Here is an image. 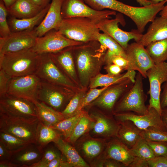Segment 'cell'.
I'll list each match as a JSON object with an SVG mask.
<instances>
[{"label":"cell","instance_id":"f907efd6","mask_svg":"<svg viewBox=\"0 0 167 167\" xmlns=\"http://www.w3.org/2000/svg\"><path fill=\"white\" fill-rule=\"evenodd\" d=\"M13 153L9 151L0 142V161H10Z\"/></svg>","mask_w":167,"mask_h":167},{"label":"cell","instance_id":"7402d4cb","mask_svg":"<svg viewBox=\"0 0 167 167\" xmlns=\"http://www.w3.org/2000/svg\"><path fill=\"white\" fill-rule=\"evenodd\" d=\"M134 158L130 148L117 137L112 138L107 141L102 159H113L122 163L127 167Z\"/></svg>","mask_w":167,"mask_h":167},{"label":"cell","instance_id":"e575fe53","mask_svg":"<svg viewBox=\"0 0 167 167\" xmlns=\"http://www.w3.org/2000/svg\"><path fill=\"white\" fill-rule=\"evenodd\" d=\"M83 112V109L76 115L64 119L51 127L58 132L62 138L66 140L72 132Z\"/></svg>","mask_w":167,"mask_h":167},{"label":"cell","instance_id":"d4e9b609","mask_svg":"<svg viewBox=\"0 0 167 167\" xmlns=\"http://www.w3.org/2000/svg\"><path fill=\"white\" fill-rule=\"evenodd\" d=\"M66 161L72 167H89L75 146L61 137L54 142Z\"/></svg>","mask_w":167,"mask_h":167},{"label":"cell","instance_id":"c3c4849f","mask_svg":"<svg viewBox=\"0 0 167 167\" xmlns=\"http://www.w3.org/2000/svg\"><path fill=\"white\" fill-rule=\"evenodd\" d=\"M62 156L54 159L46 165L45 167H72Z\"/></svg>","mask_w":167,"mask_h":167},{"label":"cell","instance_id":"2e32d148","mask_svg":"<svg viewBox=\"0 0 167 167\" xmlns=\"http://www.w3.org/2000/svg\"><path fill=\"white\" fill-rule=\"evenodd\" d=\"M121 18L118 17L114 19H105L97 23L96 26L100 31L113 38L125 50L130 40L134 39L138 42L143 34L137 29H133L130 32L121 29L118 25L119 23L122 21Z\"/></svg>","mask_w":167,"mask_h":167},{"label":"cell","instance_id":"6da1fadb","mask_svg":"<svg viewBox=\"0 0 167 167\" xmlns=\"http://www.w3.org/2000/svg\"><path fill=\"white\" fill-rule=\"evenodd\" d=\"M107 49L97 40L74 46L73 56L81 89H86L91 79L105 63Z\"/></svg>","mask_w":167,"mask_h":167},{"label":"cell","instance_id":"816d5d0a","mask_svg":"<svg viewBox=\"0 0 167 167\" xmlns=\"http://www.w3.org/2000/svg\"><path fill=\"white\" fill-rule=\"evenodd\" d=\"M162 86L163 92L160 97V105L161 109L167 108V81Z\"/></svg>","mask_w":167,"mask_h":167},{"label":"cell","instance_id":"f546056e","mask_svg":"<svg viewBox=\"0 0 167 167\" xmlns=\"http://www.w3.org/2000/svg\"><path fill=\"white\" fill-rule=\"evenodd\" d=\"M136 75L135 71L131 70H127L124 74L116 76L98 74L91 79L89 86L90 89L99 87L108 86L127 78L134 83Z\"/></svg>","mask_w":167,"mask_h":167},{"label":"cell","instance_id":"7bdbcfd3","mask_svg":"<svg viewBox=\"0 0 167 167\" xmlns=\"http://www.w3.org/2000/svg\"><path fill=\"white\" fill-rule=\"evenodd\" d=\"M147 141L155 157L167 156V142Z\"/></svg>","mask_w":167,"mask_h":167},{"label":"cell","instance_id":"11a10c76","mask_svg":"<svg viewBox=\"0 0 167 167\" xmlns=\"http://www.w3.org/2000/svg\"><path fill=\"white\" fill-rule=\"evenodd\" d=\"M51 0H32L33 2L37 6L44 8L49 4Z\"/></svg>","mask_w":167,"mask_h":167},{"label":"cell","instance_id":"ee69618b","mask_svg":"<svg viewBox=\"0 0 167 167\" xmlns=\"http://www.w3.org/2000/svg\"><path fill=\"white\" fill-rule=\"evenodd\" d=\"M99 167H126L122 163L111 158L102 159L95 165Z\"/></svg>","mask_w":167,"mask_h":167},{"label":"cell","instance_id":"5bb4252c","mask_svg":"<svg viewBox=\"0 0 167 167\" xmlns=\"http://www.w3.org/2000/svg\"><path fill=\"white\" fill-rule=\"evenodd\" d=\"M149 83L148 94L150 95L148 109H155L161 115L162 109L160 102L161 84L167 81V62L155 64L147 71Z\"/></svg>","mask_w":167,"mask_h":167},{"label":"cell","instance_id":"cb8c5ba5","mask_svg":"<svg viewBox=\"0 0 167 167\" xmlns=\"http://www.w3.org/2000/svg\"><path fill=\"white\" fill-rule=\"evenodd\" d=\"M166 38L167 17L160 16L155 18L138 42L146 47L151 43Z\"/></svg>","mask_w":167,"mask_h":167},{"label":"cell","instance_id":"4316f807","mask_svg":"<svg viewBox=\"0 0 167 167\" xmlns=\"http://www.w3.org/2000/svg\"><path fill=\"white\" fill-rule=\"evenodd\" d=\"M50 3L43 8L36 16L27 18L19 19L12 17L8 24L11 32L31 30L36 25L40 24L47 13Z\"/></svg>","mask_w":167,"mask_h":167},{"label":"cell","instance_id":"681fc988","mask_svg":"<svg viewBox=\"0 0 167 167\" xmlns=\"http://www.w3.org/2000/svg\"><path fill=\"white\" fill-rule=\"evenodd\" d=\"M105 69L107 74L111 76L118 75L123 70L120 67L112 63L106 65Z\"/></svg>","mask_w":167,"mask_h":167},{"label":"cell","instance_id":"f1b7e54d","mask_svg":"<svg viewBox=\"0 0 167 167\" xmlns=\"http://www.w3.org/2000/svg\"><path fill=\"white\" fill-rule=\"evenodd\" d=\"M35 105L37 117L45 125L52 127L64 119L62 113L38 101Z\"/></svg>","mask_w":167,"mask_h":167},{"label":"cell","instance_id":"603a6c76","mask_svg":"<svg viewBox=\"0 0 167 167\" xmlns=\"http://www.w3.org/2000/svg\"><path fill=\"white\" fill-rule=\"evenodd\" d=\"M43 153L42 148L36 143H30L14 153L10 161L19 167H30L41 160Z\"/></svg>","mask_w":167,"mask_h":167},{"label":"cell","instance_id":"f35d334b","mask_svg":"<svg viewBox=\"0 0 167 167\" xmlns=\"http://www.w3.org/2000/svg\"><path fill=\"white\" fill-rule=\"evenodd\" d=\"M140 135L147 141L167 142V131L153 127L142 130Z\"/></svg>","mask_w":167,"mask_h":167},{"label":"cell","instance_id":"8992f818","mask_svg":"<svg viewBox=\"0 0 167 167\" xmlns=\"http://www.w3.org/2000/svg\"><path fill=\"white\" fill-rule=\"evenodd\" d=\"M74 92L66 87L41 80L37 98L38 101L62 112L75 94Z\"/></svg>","mask_w":167,"mask_h":167},{"label":"cell","instance_id":"9a60e30c","mask_svg":"<svg viewBox=\"0 0 167 167\" xmlns=\"http://www.w3.org/2000/svg\"><path fill=\"white\" fill-rule=\"evenodd\" d=\"M38 37L35 29L11 32L5 37H0V54L19 52L32 49Z\"/></svg>","mask_w":167,"mask_h":167},{"label":"cell","instance_id":"8d00e7d4","mask_svg":"<svg viewBox=\"0 0 167 167\" xmlns=\"http://www.w3.org/2000/svg\"><path fill=\"white\" fill-rule=\"evenodd\" d=\"M86 89L76 92L61 112L64 119L73 116L81 111L79 110L82 101L86 93Z\"/></svg>","mask_w":167,"mask_h":167},{"label":"cell","instance_id":"e0dca14e","mask_svg":"<svg viewBox=\"0 0 167 167\" xmlns=\"http://www.w3.org/2000/svg\"><path fill=\"white\" fill-rule=\"evenodd\" d=\"M125 51L129 63L128 70L137 71L147 78V71L155 64L144 46L136 42L128 44Z\"/></svg>","mask_w":167,"mask_h":167},{"label":"cell","instance_id":"9f6ffc18","mask_svg":"<svg viewBox=\"0 0 167 167\" xmlns=\"http://www.w3.org/2000/svg\"><path fill=\"white\" fill-rule=\"evenodd\" d=\"M161 116L162 122L167 130V108L162 109Z\"/></svg>","mask_w":167,"mask_h":167},{"label":"cell","instance_id":"7dc6e473","mask_svg":"<svg viewBox=\"0 0 167 167\" xmlns=\"http://www.w3.org/2000/svg\"><path fill=\"white\" fill-rule=\"evenodd\" d=\"M148 161V167H167V156L155 157Z\"/></svg>","mask_w":167,"mask_h":167},{"label":"cell","instance_id":"680465c9","mask_svg":"<svg viewBox=\"0 0 167 167\" xmlns=\"http://www.w3.org/2000/svg\"><path fill=\"white\" fill-rule=\"evenodd\" d=\"M160 15L162 17H167V4L160 11Z\"/></svg>","mask_w":167,"mask_h":167},{"label":"cell","instance_id":"1f68e13d","mask_svg":"<svg viewBox=\"0 0 167 167\" xmlns=\"http://www.w3.org/2000/svg\"><path fill=\"white\" fill-rule=\"evenodd\" d=\"M62 137L57 131L40 121L36 134V144L42 148L49 143L54 142Z\"/></svg>","mask_w":167,"mask_h":167},{"label":"cell","instance_id":"f5cc1de1","mask_svg":"<svg viewBox=\"0 0 167 167\" xmlns=\"http://www.w3.org/2000/svg\"><path fill=\"white\" fill-rule=\"evenodd\" d=\"M128 167H148V161L139 157H135Z\"/></svg>","mask_w":167,"mask_h":167},{"label":"cell","instance_id":"ffe728a7","mask_svg":"<svg viewBox=\"0 0 167 167\" xmlns=\"http://www.w3.org/2000/svg\"><path fill=\"white\" fill-rule=\"evenodd\" d=\"M63 0H52L45 17L35 28L38 37H41L53 29L57 30L62 18L61 14Z\"/></svg>","mask_w":167,"mask_h":167},{"label":"cell","instance_id":"ac0fdd59","mask_svg":"<svg viewBox=\"0 0 167 167\" xmlns=\"http://www.w3.org/2000/svg\"><path fill=\"white\" fill-rule=\"evenodd\" d=\"M148 110L147 113L143 115H139L132 112H126L114 113L113 115L118 122L131 121L141 130L153 127L167 131L162 122L161 115L157 110L153 108Z\"/></svg>","mask_w":167,"mask_h":167},{"label":"cell","instance_id":"5b68a950","mask_svg":"<svg viewBox=\"0 0 167 167\" xmlns=\"http://www.w3.org/2000/svg\"><path fill=\"white\" fill-rule=\"evenodd\" d=\"M143 78L139 72L136 74L135 82L118 101L113 113L133 112L143 115L148 113V110L145 105L147 98L143 90Z\"/></svg>","mask_w":167,"mask_h":167},{"label":"cell","instance_id":"b9f144b4","mask_svg":"<svg viewBox=\"0 0 167 167\" xmlns=\"http://www.w3.org/2000/svg\"><path fill=\"white\" fill-rule=\"evenodd\" d=\"M109 86L100 89L96 88H90L88 92H86L82 101L80 106V110H82L96 99Z\"/></svg>","mask_w":167,"mask_h":167},{"label":"cell","instance_id":"60d3db41","mask_svg":"<svg viewBox=\"0 0 167 167\" xmlns=\"http://www.w3.org/2000/svg\"><path fill=\"white\" fill-rule=\"evenodd\" d=\"M62 156L54 148H48L43 151V155L41 160L30 167H45L46 165L52 160Z\"/></svg>","mask_w":167,"mask_h":167},{"label":"cell","instance_id":"52a82bcc","mask_svg":"<svg viewBox=\"0 0 167 167\" xmlns=\"http://www.w3.org/2000/svg\"><path fill=\"white\" fill-rule=\"evenodd\" d=\"M40 54L38 66L35 74L41 80L65 87L73 90H80L61 70L55 62L50 53Z\"/></svg>","mask_w":167,"mask_h":167},{"label":"cell","instance_id":"7c38bea8","mask_svg":"<svg viewBox=\"0 0 167 167\" xmlns=\"http://www.w3.org/2000/svg\"><path fill=\"white\" fill-rule=\"evenodd\" d=\"M83 43L69 39L58 30L53 29L42 36L37 37L32 49L38 54L53 53Z\"/></svg>","mask_w":167,"mask_h":167},{"label":"cell","instance_id":"bcb514c9","mask_svg":"<svg viewBox=\"0 0 167 167\" xmlns=\"http://www.w3.org/2000/svg\"><path fill=\"white\" fill-rule=\"evenodd\" d=\"M114 64L122 68L123 70H128L129 63L126 58L119 56H114L110 59L109 64Z\"/></svg>","mask_w":167,"mask_h":167},{"label":"cell","instance_id":"ba28073f","mask_svg":"<svg viewBox=\"0 0 167 167\" xmlns=\"http://www.w3.org/2000/svg\"><path fill=\"white\" fill-rule=\"evenodd\" d=\"M62 19L74 17L89 19L96 23L116 15L112 10L98 11L86 4L83 0H63L61 11Z\"/></svg>","mask_w":167,"mask_h":167},{"label":"cell","instance_id":"74e56055","mask_svg":"<svg viewBox=\"0 0 167 167\" xmlns=\"http://www.w3.org/2000/svg\"><path fill=\"white\" fill-rule=\"evenodd\" d=\"M130 149L131 153L134 157L147 161L155 157L147 141L141 136L133 146Z\"/></svg>","mask_w":167,"mask_h":167},{"label":"cell","instance_id":"d590c367","mask_svg":"<svg viewBox=\"0 0 167 167\" xmlns=\"http://www.w3.org/2000/svg\"><path fill=\"white\" fill-rule=\"evenodd\" d=\"M0 142L10 152L15 153L31 143L14 135L0 131Z\"/></svg>","mask_w":167,"mask_h":167},{"label":"cell","instance_id":"4fadbf2b","mask_svg":"<svg viewBox=\"0 0 167 167\" xmlns=\"http://www.w3.org/2000/svg\"><path fill=\"white\" fill-rule=\"evenodd\" d=\"M128 78L109 86L95 100L87 107L97 106L106 113L113 115L114 106L120 97L133 85Z\"/></svg>","mask_w":167,"mask_h":167},{"label":"cell","instance_id":"3957f363","mask_svg":"<svg viewBox=\"0 0 167 167\" xmlns=\"http://www.w3.org/2000/svg\"><path fill=\"white\" fill-rule=\"evenodd\" d=\"M40 121L37 117L17 116L0 110V131L31 143H36Z\"/></svg>","mask_w":167,"mask_h":167},{"label":"cell","instance_id":"836d02e7","mask_svg":"<svg viewBox=\"0 0 167 167\" xmlns=\"http://www.w3.org/2000/svg\"><path fill=\"white\" fill-rule=\"evenodd\" d=\"M91 122L88 112L83 110L82 114L72 132L66 141L74 146L80 137L88 133Z\"/></svg>","mask_w":167,"mask_h":167},{"label":"cell","instance_id":"4dcf8cb0","mask_svg":"<svg viewBox=\"0 0 167 167\" xmlns=\"http://www.w3.org/2000/svg\"><path fill=\"white\" fill-rule=\"evenodd\" d=\"M97 41L107 49L105 56V63L106 65L109 64L111 58L114 56H121L126 58L125 50L109 36L103 33H100Z\"/></svg>","mask_w":167,"mask_h":167},{"label":"cell","instance_id":"7a4b0ae2","mask_svg":"<svg viewBox=\"0 0 167 167\" xmlns=\"http://www.w3.org/2000/svg\"><path fill=\"white\" fill-rule=\"evenodd\" d=\"M39 59L40 54L32 49L0 54V69L11 78L35 74Z\"/></svg>","mask_w":167,"mask_h":167},{"label":"cell","instance_id":"30bf717a","mask_svg":"<svg viewBox=\"0 0 167 167\" xmlns=\"http://www.w3.org/2000/svg\"><path fill=\"white\" fill-rule=\"evenodd\" d=\"M41 81L36 74L11 78L7 84L6 94L34 104L38 101L37 91Z\"/></svg>","mask_w":167,"mask_h":167},{"label":"cell","instance_id":"83f0119b","mask_svg":"<svg viewBox=\"0 0 167 167\" xmlns=\"http://www.w3.org/2000/svg\"><path fill=\"white\" fill-rule=\"evenodd\" d=\"M118 122L119 127L117 137L130 149L141 137L142 130L130 120Z\"/></svg>","mask_w":167,"mask_h":167},{"label":"cell","instance_id":"6f0895ef","mask_svg":"<svg viewBox=\"0 0 167 167\" xmlns=\"http://www.w3.org/2000/svg\"><path fill=\"white\" fill-rule=\"evenodd\" d=\"M139 4L143 6H146L151 4V3L147 0H136Z\"/></svg>","mask_w":167,"mask_h":167},{"label":"cell","instance_id":"94428289","mask_svg":"<svg viewBox=\"0 0 167 167\" xmlns=\"http://www.w3.org/2000/svg\"><path fill=\"white\" fill-rule=\"evenodd\" d=\"M150 2L152 4H156L165 0H147Z\"/></svg>","mask_w":167,"mask_h":167},{"label":"cell","instance_id":"f6af8a7d","mask_svg":"<svg viewBox=\"0 0 167 167\" xmlns=\"http://www.w3.org/2000/svg\"><path fill=\"white\" fill-rule=\"evenodd\" d=\"M11 78L4 71L0 69V97L6 94L7 84Z\"/></svg>","mask_w":167,"mask_h":167},{"label":"cell","instance_id":"484cf974","mask_svg":"<svg viewBox=\"0 0 167 167\" xmlns=\"http://www.w3.org/2000/svg\"><path fill=\"white\" fill-rule=\"evenodd\" d=\"M43 9L36 5L32 0H15L7 10L12 17L22 19L34 16Z\"/></svg>","mask_w":167,"mask_h":167},{"label":"cell","instance_id":"ab89813d","mask_svg":"<svg viewBox=\"0 0 167 167\" xmlns=\"http://www.w3.org/2000/svg\"><path fill=\"white\" fill-rule=\"evenodd\" d=\"M8 10L3 2L0 1V37H5L11 33L6 17Z\"/></svg>","mask_w":167,"mask_h":167},{"label":"cell","instance_id":"d6a6232c","mask_svg":"<svg viewBox=\"0 0 167 167\" xmlns=\"http://www.w3.org/2000/svg\"><path fill=\"white\" fill-rule=\"evenodd\" d=\"M145 49L155 64L167 61V38L151 43Z\"/></svg>","mask_w":167,"mask_h":167},{"label":"cell","instance_id":"91938a15","mask_svg":"<svg viewBox=\"0 0 167 167\" xmlns=\"http://www.w3.org/2000/svg\"><path fill=\"white\" fill-rule=\"evenodd\" d=\"M4 2L5 5L8 9L10 6L14 3L15 0H2Z\"/></svg>","mask_w":167,"mask_h":167},{"label":"cell","instance_id":"8fae6325","mask_svg":"<svg viewBox=\"0 0 167 167\" xmlns=\"http://www.w3.org/2000/svg\"><path fill=\"white\" fill-rule=\"evenodd\" d=\"M107 141L93 137L88 133L80 137L74 146L90 166L94 167L102 158Z\"/></svg>","mask_w":167,"mask_h":167},{"label":"cell","instance_id":"db71d44e","mask_svg":"<svg viewBox=\"0 0 167 167\" xmlns=\"http://www.w3.org/2000/svg\"><path fill=\"white\" fill-rule=\"evenodd\" d=\"M19 166L15 164L11 161H0V167H18Z\"/></svg>","mask_w":167,"mask_h":167},{"label":"cell","instance_id":"9c48e42d","mask_svg":"<svg viewBox=\"0 0 167 167\" xmlns=\"http://www.w3.org/2000/svg\"><path fill=\"white\" fill-rule=\"evenodd\" d=\"M88 113L91 121L88 133L92 137L107 141L117 137L119 124L113 115L96 109Z\"/></svg>","mask_w":167,"mask_h":167},{"label":"cell","instance_id":"d6986e66","mask_svg":"<svg viewBox=\"0 0 167 167\" xmlns=\"http://www.w3.org/2000/svg\"><path fill=\"white\" fill-rule=\"evenodd\" d=\"M0 110L17 116L37 117L36 107L33 102L7 94L0 97Z\"/></svg>","mask_w":167,"mask_h":167},{"label":"cell","instance_id":"44dd1931","mask_svg":"<svg viewBox=\"0 0 167 167\" xmlns=\"http://www.w3.org/2000/svg\"><path fill=\"white\" fill-rule=\"evenodd\" d=\"M74 46L68 47L50 54L55 62L63 72L79 87H80L75 69L73 54Z\"/></svg>","mask_w":167,"mask_h":167},{"label":"cell","instance_id":"277c9868","mask_svg":"<svg viewBox=\"0 0 167 167\" xmlns=\"http://www.w3.org/2000/svg\"><path fill=\"white\" fill-rule=\"evenodd\" d=\"M57 30L67 38L83 43L97 41L100 33L96 23L84 17L62 19Z\"/></svg>","mask_w":167,"mask_h":167}]
</instances>
